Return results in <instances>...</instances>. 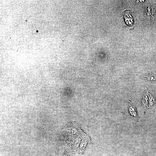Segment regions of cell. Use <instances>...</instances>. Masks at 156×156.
<instances>
[{
  "label": "cell",
  "instance_id": "obj_1",
  "mask_svg": "<svg viewBox=\"0 0 156 156\" xmlns=\"http://www.w3.org/2000/svg\"><path fill=\"white\" fill-rule=\"evenodd\" d=\"M126 105L122 113L135 122H138L140 117L135 107L130 100H125Z\"/></svg>",
  "mask_w": 156,
  "mask_h": 156
},
{
  "label": "cell",
  "instance_id": "obj_2",
  "mask_svg": "<svg viewBox=\"0 0 156 156\" xmlns=\"http://www.w3.org/2000/svg\"><path fill=\"white\" fill-rule=\"evenodd\" d=\"M150 93L146 88L141 94L140 100V104L143 110L146 111L148 109V103Z\"/></svg>",
  "mask_w": 156,
  "mask_h": 156
},
{
  "label": "cell",
  "instance_id": "obj_3",
  "mask_svg": "<svg viewBox=\"0 0 156 156\" xmlns=\"http://www.w3.org/2000/svg\"><path fill=\"white\" fill-rule=\"evenodd\" d=\"M141 79L146 80L151 82L156 83V74L152 73L139 74Z\"/></svg>",
  "mask_w": 156,
  "mask_h": 156
},
{
  "label": "cell",
  "instance_id": "obj_4",
  "mask_svg": "<svg viewBox=\"0 0 156 156\" xmlns=\"http://www.w3.org/2000/svg\"><path fill=\"white\" fill-rule=\"evenodd\" d=\"M156 106V96L150 93L148 101V109H151Z\"/></svg>",
  "mask_w": 156,
  "mask_h": 156
},
{
  "label": "cell",
  "instance_id": "obj_5",
  "mask_svg": "<svg viewBox=\"0 0 156 156\" xmlns=\"http://www.w3.org/2000/svg\"><path fill=\"white\" fill-rule=\"evenodd\" d=\"M155 62H156V53H155Z\"/></svg>",
  "mask_w": 156,
  "mask_h": 156
}]
</instances>
